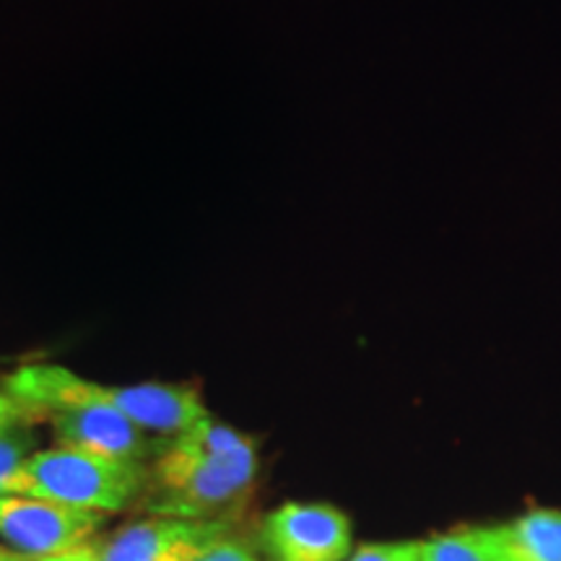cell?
<instances>
[{
  "instance_id": "obj_1",
  "label": "cell",
  "mask_w": 561,
  "mask_h": 561,
  "mask_svg": "<svg viewBox=\"0 0 561 561\" xmlns=\"http://www.w3.org/2000/svg\"><path fill=\"white\" fill-rule=\"evenodd\" d=\"M257 479V447L242 432L206 416L167 442L140 494L151 517L224 520Z\"/></svg>"
},
{
  "instance_id": "obj_2",
  "label": "cell",
  "mask_w": 561,
  "mask_h": 561,
  "mask_svg": "<svg viewBox=\"0 0 561 561\" xmlns=\"http://www.w3.org/2000/svg\"><path fill=\"white\" fill-rule=\"evenodd\" d=\"M144 466L100 458L70 447L32 453L21 468L13 496H32L91 512H121L146 489Z\"/></svg>"
},
{
  "instance_id": "obj_3",
  "label": "cell",
  "mask_w": 561,
  "mask_h": 561,
  "mask_svg": "<svg viewBox=\"0 0 561 561\" xmlns=\"http://www.w3.org/2000/svg\"><path fill=\"white\" fill-rule=\"evenodd\" d=\"M102 523V512L32 496H0V536L32 559L83 546Z\"/></svg>"
},
{
  "instance_id": "obj_4",
  "label": "cell",
  "mask_w": 561,
  "mask_h": 561,
  "mask_svg": "<svg viewBox=\"0 0 561 561\" xmlns=\"http://www.w3.org/2000/svg\"><path fill=\"white\" fill-rule=\"evenodd\" d=\"M261 538L273 561H346L351 553V523L333 504H284L265 517Z\"/></svg>"
},
{
  "instance_id": "obj_5",
  "label": "cell",
  "mask_w": 561,
  "mask_h": 561,
  "mask_svg": "<svg viewBox=\"0 0 561 561\" xmlns=\"http://www.w3.org/2000/svg\"><path fill=\"white\" fill-rule=\"evenodd\" d=\"M227 530H231L227 520L149 517L112 533L96 546V553L100 561H191Z\"/></svg>"
},
{
  "instance_id": "obj_6",
  "label": "cell",
  "mask_w": 561,
  "mask_h": 561,
  "mask_svg": "<svg viewBox=\"0 0 561 561\" xmlns=\"http://www.w3.org/2000/svg\"><path fill=\"white\" fill-rule=\"evenodd\" d=\"M100 398L161 442L178 439L208 416L198 390L187 385H102Z\"/></svg>"
},
{
  "instance_id": "obj_7",
  "label": "cell",
  "mask_w": 561,
  "mask_h": 561,
  "mask_svg": "<svg viewBox=\"0 0 561 561\" xmlns=\"http://www.w3.org/2000/svg\"><path fill=\"white\" fill-rule=\"evenodd\" d=\"M494 528L510 561H561V510H536Z\"/></svg>"
},
{
  "instance_id": "obj_8",
  "label": "cell",
  "mask_w": 561,
  "mask_h": 561,
  "mask_svg": "<svg viewBox=\"0 0 561 561\" xmlns=\"http://www.w3.org/2000/svg\"><path fill=\"white\" fill-rule=\"evenodd\" d=\"M421 561H510L496 528H462L421 543Z\"/></svg>"
},
{
  "instance_id": "obj_9",
  "label": "cell",
  "mask_w": 561,
  "mask_h": 561,
  "mask_svg": "<svg viewBox=\"0 0 561 561\" xmlns=\"http://www.w3.org/2000/svg\"><path fill=\"white\" fill-rule=\"evenodd\" d=\"M32 458V434L30 419L0 424V496H13V486Z\"/></svg>"
},
{
  "instance_id": "obj_10",
  "label": "cell",
  "mask_w": 561,
  "mask_h": 561,
  "mask_svg": "<svg viewBox=\"0 0 561 561\" xmlns=\"http://www.w3.org/2000/svg\"><path fill=\"white\" fill-rule=\"evenodd\" d=\"M191 561H261L252 546L240 536H231V530L214 538L208 546L195 553Z\"/></svg>"
},
{
  "instance_id": "obj_11",
  "label": "cell",
  "mask_w": 561,
  "mask_h": 561,
  "mask_svg": "<svg viewBox=\"0 0 561 561\" xmlns=\"http://www.w3.org/2000/svg\"><path fill=\"white\" fill-rule=\"evenodd\" d=\"M346 561H421V543L416 541H390L369 543L354 551Z\"/></svg>"
},
{
  "instance_id": "obj_12",
  "label": "cell",
  "mask_w": 561,
  "mask_h": 561,
  "mask_svg": "<svg viewBox=\"0 0 561 561\" xmlns=\"http://www.w3.org/2000/svg\"><path fill=\"white\" fill-rule=\"evenodd\" d=\"M30 561H100V553H96L94 543H83L70 551H60V553H53V557H39Z\"/></svg>"
},
{
  "instance_id": "obj_13",
  "label": "cell",
  "mask_w": 561,
  "mask_h": 561,
  "mask_svg": "<svg viewBox=\"0 0 561 561\" xmlns=\"http://www.w3.org/2000/svg\"><path fill=\"white\" fill-rule=\"evenodd\" d=\"M21 419H34L24 405L13 401L9 392H0V424H11V421H21Z\"/></svg>"
},
{
  "instance_id": "obj_14",
  "label": "cell",
  "mask_w": 561,
  "mask_h": 561,
  "mask_svg": "<svg viewBox=\"0 0 561 561\" xmlns=\"http://www.w3.org/2000/svg\"><path fill=\"white\" fill-rule=\"evenodd\" d=\"M32 557H24V553H19V551H11V549H3V546H0V561H30Z\"/></svg>"
}]
</instances>
